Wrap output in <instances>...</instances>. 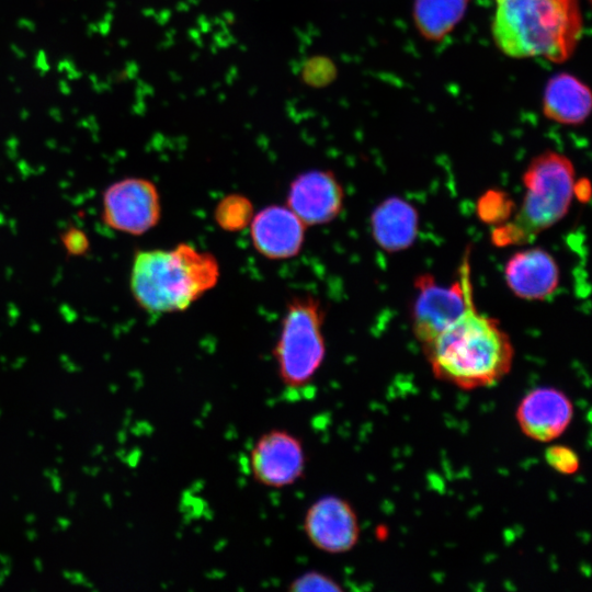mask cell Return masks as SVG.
<instances>
[{"label": "cell", "mask_w": 592, "mask_h": 592, "mask_svg": "<svg viewBox=\"0 0 592 592\" xmlns=\"http://www.w3.org/2000/svg\"><path fill=\"white\" fill-rule=\"evenodd\" d=\"M433 375L464 390L491 387L510 371L514 348L500 322L470 297L464 312L423 346Z\"/></svg>", "instance_id": "6da1fadb"}, {"label": "cell", "mask_w": 592, "mask_h": 592, "mask_svg": "<svg viewBox=\"0 0 592 592\" xmlns=\"http://www.w3.org/2000/svg\"><path fill=\"white\" fill-rule=\"evenodd\" d=\"M582 32L580 0H494L492 39L510 58L565 62Z\"/></svg>", "instance_id": "7a4b0ae2"}, {"label": "cell", "mask_w": 592, "mask_h": 592, "mask_svg": "<svg viewBox=\"0 0 592 592\" xmlns=\"http://www.w3.org/2000/svg\"><path fill=\"white\" fill-rule=\"evenodd\" d=\"M216 258L190 243L148 249L134 255L129 288L137 305L152 315L187 309L218 282Z\"/></svg>", "instance_id": "3957f363"}, {"label": "cell", "mask_w": 592, "mask_h": 592, "mask_svg": "<svg viewBox=\"0 0 592 592\" xmlns=\"http://www.w3.org/2000/svg\"><path fill=\"white\" fill-rule=\"evenodd\" d=\"M525 194L513 218L492 232L497 246L524 244L561 220L574 196L571 160L557 151L535 156L523 173Z\"/></svg>", "instance_id": "277c9868"}, {"label": "cell", "mask_w": 592, "mask_h": 592, "mask_svg": "<svg viewBox=\"0 0 592 592\" xmlns=\"http://www.w3.org/2000/svg\"><path fill=\"white\" fill-rule=\"evenodd\" d=\"M325 312L312 295L294 296L285 307L273 349L277 373L289 389L308 386L326 357Z\"/></svg>", "instance_id": "5b68a950"}, {"label": "cell", "mask_w": 592, "mask_h": 592, "mask_svg": "<svg viewBox=\"0 0 592 592\" xmlns=\"http://www.w3.org/2000/svg\"><path fill=\"white\" fill-rule=\"evenodd\" d=\"M414 288L412 331L423 348L464 312L474 296L469 251L463 258L457 281L445 286L433 275L422 274L415 278Z\"/></svg>", "instance_id": "8992f818"}, {"label": "cell", "mask_w": 592, "mask_h": 592, "mask_svg": "<svg viewBox=\"0 0 592 592\" xmlns=\"http://www.w3.org/2000/svg\"><path fill=\"white\" fill-rule=\"evenodd\" d=\"M103 223L112 230L139 236L160 220L161 202L156 185L144 178L121 179L103 192Z\"/></svg>", "instance_id": "52a82bcc"}, {"label": "cell", "mask_w": 592, "mask_h": 592, "mask_svg": "<svg viewBox=\"0 0 592 592\" xmlns=\"http://www.w3.org/2000/svg\"><path fill=\"white\" fill-rule=\"evenodd\" d=\"M306 463L303 442L284 429H272L260 435L249 457L253 479L271 488L296 483L304 476Z\"/></svg>", "instance_id": "ba28073f"}, {"label": "cell", "mask_w": 592, "mask_h": 592, "mask_svg": "<svg viewBox=\"0 0 592 592\" xmlns=\"http://www.w3.org/2000/svg\"><path fill=\"white\" fill-rule=\"evenodd\" d=\"M306 537L327 554H344L360 539V523L353 506L343 498L327 494L314 501L304 515Z\"/></svg>", "instance_id": "9c48e42d"}, {"label": "cell", "mask_w": 592, "mask_h": 592, "mask_svg": "<svg viewBox=\"0 0 592 592\" xmlns=\"http://www.w3.org/2000/svg\"><path fill=\"white\" fill-rule=\"evenodd\" d=\"M344 192L332 171L310 170L291 183L286 206L306 225H325L335 219L343 208Z\"/></svg>", "instance_id": "30bf717a"}, {"label": "cell", "mask_w": 592, "mask_h": 592, "mask_svg": "<svg viewBox=\"0 0 592 592\" xmlns=\"http://www.w3.org/2000/svg\"><path fill=\"white\" fill-rule=\"evenodd\" d=\"M515 418L521 431L537 442H551L559 437L573 418V405L561 390L538 387L520 401Z\"/></svg>", "instance_id": "8fae6325"}, {"label": "cell", "mask_w": 592, "mask_h": 592, "mask_svg": "<svg viewBox=\"0 0 592 592\" xmlns=\"http://www.w3.org/2000/svg\"><path fill=\"white\" fill-rule=\"evenodd\" d=\"M249 226L254 249L266 259H291L303 248L306 225L287 206L262 208Z\"/></svg>", "instance_id": "7c38bea8"}, {"label": "cell", "mask_w": 592, "mask_h": 592, "mask_svg": "<svg viewBox=\"0 0 592 592\" xmlns=\"http://www.w3.org/2000/svg\"><path fill=\"white\" fill-rule=\"evenodd\" d=\"M504 280L515 296L526 300H544L559 285V267L546 250L527 248L516 251L508 260Z\"/></svg>", "instance_id": "4fadbf2b"}, {"label": "cell", "mask_w": 592, "mask_h": 592, "mask_svg": "<svg viewBox=\"0 0 592 592\" xmlns=\"http://www.w3.org/2000/svg\"><path fill=\"white\" fill-rule=\"evenodd\" d=\"M592 109L590 88L569 72H558L547 81L542 111L546 118L561 125L583 124Z\"/></svg>", "instance_id": "5bb4252c"}, {"label": "cell", "mask_w": 592, "mask_h": 592, "mask_svg": "<svg viewBox=\"0 0 592 592\" xmlns=\"http://www.w3.org/2000/svg\"><path fill=\"white\" fill-rule=\"evenodd\" d=\"M375 242L387 252L410 248L418 236L419 215L413 205L401 197L391 196L380 202L371 216Z\"/></svg>", "instance_id": "9a60e30c"}, {"label": "cell", "mask_w": 592, "mask_h": 592, "mask_svg": "<svg viewBox=\"0 0 592 592\" xmlns=\"http://www.w3.org/2000/svg\"><path fill=\"white\" fill-rule=\"evenodd\" d=\"M470 0H414L413 24L421 37L441 42L463 20Z\"/></svg>", "instance_id": "2e32d148"}, {"label": "cell", "mask_w": 592, "mask_h": 592, "mask_svg": "<svg viewBox=\"0 0 592 592\" xmlns=\"http://www.w3.org/2000/svg\"><path fill=\"white\" fill-rule=\"evenodd\" d=\"M251 201L241 194L223 197L216 205L214 218L225 231L236 232L250 225L253 217Z\"/></svg>", "instance_id": "e0dca14e"}, {"label": "cell", "mask_w": 592, "mask_h": 592, "mask_svg": "<svg viewBox=\"0 0 592 592\" xmlns=\"http://www.w3.org/2000/svg\"><path fill=\"white\" fill-rule=\"evenodd\" d=\"M511 210V202L498 191L487 192L478 203L480 218L489 224H502L510 217Z\"/></svg>", "instance_id": "ac0fdd59"}, {"label": "cell", "mask_w": 592, "mask_h": 592, "mask_svg": "<svg viewBox=\"0 0 592 592\" xmlns=\"http://www.w3.org/2000/svg\"><path fill=\"white\" fill-rule=\"evenodd\" d=\"M288 590L293 592H307V591H343V588L337 580L327 573L309 570L300 576L296 577L289 582Z\"/></svg>", "instance_id": "d6986e66"}, {"label": "cell", "mask_w": 592, "mask_h": 592, "mask_svg": "<svg viewBox=\"0 0 592 592\" xmlns=\"http://www.w3.org/2000/svg\"><path fill=\"white\" fill-rule=\"evenodd\" d=\"M549 467L562 475H572L579 470L580 458L574 449L565 445H551L545 452Z\"/></svg>", "instance_id": "ffe728a7"}, {"label": "cell", "mask_w": 592, "mask_h": 592, "mask_svg": "<svg viewBox=\"0 0 592 592\" xmlns=\"http://www.w3.org/2000/svg\"><path fill=\"white\" fill-rule=\"evenodd\" d=\"M62 241L66 250L72 254L82 253L89 246L86 235L77 229L67 230Z\"/></svg>", "instance_id": "44dd1931"}]
</instances>
